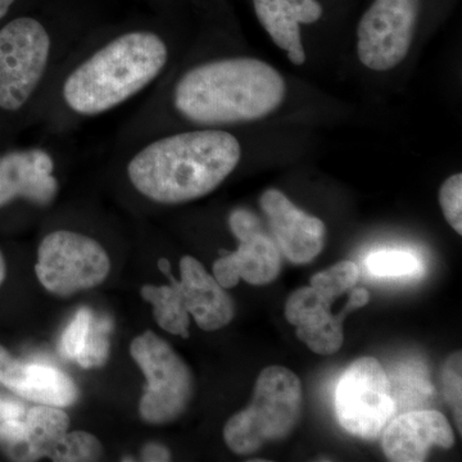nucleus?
<instances>
[{
    "label": "nucleus",
    "mask_w": 462,
    "mask_h": 462,
    "mask_svg": "<svg viewBox=\"0 0 462 462\" xmlns=\"http://www.w3.org/2000/svg\"><path fill=\"white\" fill-rule=\"evenodd\" d=\"M261 25L281 50L287 51L294 65L306 62V51L300 38V23L320 20L322 8L318 0H254Z\"/></svg>",
    "instance_id": "17"
},
{
    "label": "nucleus",
    "mask_w": 462,
    "mask_h": 462,
    "mask_svg": "<svg viewBox=\"0 0 462 462\" xmlns=\"http://www.w3.org/2000/svg\"><path fill=\"white\" fill-rule=\"evenodd\" d=\"M396 406L391 382L376 358L356 360L337 385L334 409L340 427L361 439H376Z\"/></svg>",
    "instance_id": "6"
},
{
    "label": "nucleus",
    "mask_w": 462,
    "mask_h": 462,
    "mask_svg": "<svg viewBox=\"0 0 462 462\" xmlns=\"http://www.w3.org/2000/svg\"><path fill=\"white\" fill-rule=\"evenodd\" d=\"M230 229L236 238L243 239L251 234L263 230L260 220L256 215L252 214L248 209H236L229 217Z\"/></svg>",
    "instance_id": "28"
},
{
    "label": "nucleus",
    "mask_w": 462,
    "mask_h": 462,
    "mask_svg": "<svg viewBox=\"0 0 462 462\" xmlns=\"http://www.w3.org/2000/svg\"><path fill=\"white\" fill-rule=\"evenodd\" d=\"M302 407V384L296 374L279 365L267 366L258 375L247 409L231 416L225 425V443L234 454H254L267 443L289 437Z\"/></svg>",
    "instance_id": "4"
},
{
    "label": "nucleus",
    "mask_w": 462,
    "mask_h": 462,
    "mask_svg": "<svg viewBox=\"0 0 462 462\" xmlns=\"http://www.w3.org/2000/svg\"><path fill=\"white\" fill-rule=\"evenodd\" d=\"M360 279L357 264L351 261H340L329 269L318 273L311 278V287L336 302L339 297L351 291Z\"/></svg>",
    "instance_id": "23"
},
{
    "label": "nucleus",
    "mask_w": 462,
    "mask_h": 462,
    "mask_svg": "<svg viewBox=\"0 0 462 462\" xmlns=\"http://www.w3.org/2000/svg\"><path fill=\"white\" fill-rule=\"evenodd\" d=\"M111 272V260L97 240L80 233L58 230L42 240L36 276L56 296L69 297L98 287Z\"/></svg>",
    "instance_id": "7"
},
{
    "label": "nucleus",
    "mask_w": 462,
    "mask_h": 462,
    "mask_svg": "<svg viewBox=\"0 0 462 462\" xmlns=\"http://www.w3.org/2000/svg\"><path fill=\"white\" fill-rule=\"evenodd\" d=\"M420 0H375L357 27V56L374 71H388L409 53Z\"/></svg>",
    "instance_id": "9"
},
{
    "label": "nucleus",
    "mask_w": 462,
    "mask_h": 462,
    "mask_svg": "<svg viewBox=\"0 0 462 462\" xmlns=\"http://www.w3.org/2000/svg\"><path fill=\"white\" fill-rule=\"evenodd\" d=\"M442 384L445 397L454 413L458 433H462V356L455 352L442 367Z\"/></svg>",
    "instance_id": "24"
},
{
    "label": "nucleus",
    "mask_w": 462,
    "mask_h": 462,
    "mask_svg": "<svg viewBox=\"0 0 462 462\" xmlns=\"http://www.w3.org/2000/svg\"><path fill=\"white\" fill-rule=\"evenodd\" d=\"M53 160L42 149L9 152L0 157V207L23 199L48 206L58 193Z\"/></svg>",
    "instance_id": "13"
},
{
    "label": "nucleus",
    "mask_w": 462,
    "mask_h": 462,
    "mask_svg": "<svg viewBox=\"0 0 462 462\" xmlns=\"http://www.w3.org/2000/svg\"><path fill=\"white\" fill-rule=\"evenodd\" d=\"M142 460L147 462H165L171 460V452L166 446L152 442L143 447Z\"/></svg>",
    "instance_id": "30"
},
{
    "label": "nucleus",
    "mask_w": 462,
    "mask_h": 462,
    "mask_svg": "<svg viewBox=\"0 0 462 462\" xmlns=\"http://www.w3.org/2000/svg\"><path fill=\"white\" fill-rule=\"evenodd\" d=\"M27 440L32 447L36 460L48 457L51 448L60 437L65 436L69 428V415L60 407L39 404L26 413Z\"/></svg>",
    "instance_id": "19"
},
{
    "label": "nucleus",
    "mask_w": 462,
    "mask_h": 462,
    "mask_svg": "<svg viewBox=\"0 0 462 462\" xmlns=\"http://www.w3.org/2000/svg\"><path fill=\"white\" fill-rule=\"evenodd\" d=\"M112 321L106 316L94 314L91 319L89 329L85 336L83 348L76 357V363L84 369H94L107 363L109 349H111Z\"/></svg>",
    "instance_id": "22"
},
{
    "label": "nucleus",
    "mask_w": 462,
    "mask_h": 462,
    "mask_svg": "<svg viewBox=\"0 0 462 462\" xmlns=\"http://www.w3.org/2000/svg\"><path fill=\"white\" fill-rule=\"evenodd\" d=\"M284 97V79L273 66L236 57L191 69L176 85L173 103L191 123L231 125L266 117Z\"/></svg>",
    "instance_id": "2"
},
{
    "label": "nucleus",
    "mask_w": 462,
    "mask_h": 462,
    "mask_svg": "<svg viewBox=\"0 0 462 462\" xmlns=\"http://www.w3.org/2000/svg\"><path fill=\"white\" fill-rule=\"evenodd\" d=\"M130 354L147 379L139 402L143 420L162 425L180 418L194 392L193 375L187 363L153 331L136 337Z\"/></svg>",
    "instance_id": "5"
},
{
    "label": "nucleus",
    "mask_w": 462,
    "mask_h": 462,
    "mask_svg": "<svg viewBox=\"0 0 462 462\" xmlns=\"http://www.w3.org/2000/svg\"><path fill=\"white\" fill-rule=\"evenodd\" d=\"M260 205L272 226L276 245L291 263H309L321 254L327 227L320 218L306 214L276 189L264 191Z\"/></svg>",
    "instance_id": "11"
},
{
    "label": "nucleus",
    "mask_w": 462,
    "mask_h": 462,
    "mask_svg": "<svg viewBox=\"0 0 462 462\" xmlns=\"http://www.w3.org/2000/svg\"><path fill=\"white\" fill-rule=\"evenodd\" d=\"M51 38L39 21L16 18L0 30V108L17 111L41 84Z\"/></svg>",
    "instance_id": "8"
},
{
    "label": "nucleus",
    "mask_w": 462,
    "mask_h": 462,
    "mask_svg": "<svg viewBox=\"0 0 462 462\" xmlns=\"http://www.w3.org/2000/svg\"><path fill=\"white\" fill-rule=\"evenodd\" d=\"M180 276L179 288L185 309L200 329L220 330L233 321L236 316L233 300L197 258H181Z\"/></svg>",
    "instance_id": "15"
},
{
    "label": "nucleus",
    "mask_w": 462,
    "mask_h": 462,
    "mask_svg": "<svg viewBox=\"0 0 462 462\" xmlns=\"http://www.w3.org/2000/svg\"><path fill=\"white\" fill-rule=\"evenodd\" d=\"M167 58L165 42L156 33H124L71 72L63 84V99L79 115L107 112L148 87Z\"/></svg>",
    "instance_id": "3"
},
{
    "label": "nucleus",
    "mask_w": 462,
    "mask_h": 462,
    "mask_svg": "<svg viewBox=\"0 0 462 462\" xmlns=\"http://www.w3.org/2000/svg\"><path fill=\"white\" fill-rule=\"evenodd\" d=\"M103 446L98 438L88 431H67L51 448L48 457L53 461L90 462L99 461Z\"/></svg>",
    "instance_id": "21"
},
{
    "label": "nucleus",
    "mask_w": 462,
    "mask_h": 462,
    "mask_svg": "<svg viewBox=\"0 0 462 462\" xmlns=\"http://www.w3.org/2000/svg\"><path fill=\"white\" fill-rule=\"evenodd\" d=\"M0 447L9 457L14 458V460H36L29 440H27L25 421L23 420L0 421Z\"/></svg>",
    "instance_id": "25"
},
{
    "label": "nucleus",
    "mask_w": 462,
    "mask_h": 462,
    "mask_svg": "<svg viewBox=\"0 0 462 462\" xmlns=\"http://www.w3.org/2000/svg\"><path fill=\"white\" fill-rule=\"evenodd\" d=\"M240 156L236 136L197 130L151 143L130 161L127 175L145 199L180 205L217 189L238 166Z\"/></svg>",
    "instance_id": "1"
},
{
    "label": "nucleus",
    "mask_w": 462,
    "mask_h": 462,
    "mask_svg": "<svg viewBox=\"0 0 462 462\" xmlns=\"http://www.w3.org/2000/svg\"><path fill=\"white\" fill-rule=\"evenodd\" d=\"M366 269L379 278H406L424 272L421 261L409 251L383 249L367 256Z\"/></svg>",
    "instance_id": "20"
},
{
    "label": "nucleus",
    "mask_w": 462,
    "mask_h": 462,
    "mask_svg": "<svg viewBox=\"0 0 462 462\" xmlns=\"http://www.w3.org/2000/svg\"><path fill=\"white\" fill-rule=\"evenodd\" d=\"M160 269L169 276L170 285L147 284L142 288V297L145 302L153 306V315L161 329L181 338L189 337V312L185 309L179 282L173 278L170 263L160 261Z\"/></svg>",
    "instance_id": "18"
},
{
    "label": "nucleus",
    "mask_w": 462,
    "mask_h": 462,
    "mask_svg": "<svg viewBox=\"0 0 462 462\" xmlns=\"http://www.w3.org/2000/svg\"><path fill=\"white\" fill-rule=\"evenodd\" d=\"M25 416L23 404L11 398L0 397V421L23 420Z\"/></svg>",
    "instance_id": "29"
},
{
    "label": "nucleus",
    "mask_w": 462,
    "mask_h": 462,
    "mask_svg": "<svg viewBox=\"0 0 462 462\" xmlns=\"http://www.w3.org/2000/svg\"><path fill=\"white\" fill-rule=\"evenodd\" d=\"M14 0H0V18L7 14L8 9L14 5Z\"/></svg>",
    "instance_id": "31"
},
{
    "label": "nucleus",
    "mask_w": 462,
    "mask_h": 462,
    "mask_svg": "<svg viewBox=\"0 0 462 462\" xmlns=\"http://www.w3.org/2000/svg\"><path fill=\"white\" fill-rule=\"evenodd\" d=\"M282 270V252L276 243L263 230L239 239L234 254L218 258L214 264V276L225 289L236 287L240 279L251 285L270 284Z\"/></svg>",
    "instance_id": "16"
},
{
    "label": "nucleus",
    "mask_w": 462,
    "mask_h": 462,
    "mask_svg": "<svg viewBox=\"0 0 462 462\" xmlns=\"http://www.w3.org/2000/svg\"><path fill=\"white\" fill-rule=\"evenodd\" d=\"M5 273H7V269H5V257H3L2 252H0V285L5 282Z\"/></svg>",
    "instance_id": "32"
},
{
    "label": "nucleus",
    "mask_w": 462,
    "mask_h": 462,
    "mask_svg": "<svg viewBox=\"0 0 462 462\" xmlns=\"http://www.w3.org/2000/svg\"><path fill=\"white\" fill-rule=\"evenodd\" d=\"M382 443L389 461L421 462L427 460L431 447H454L455 433L442 412L420 410L389 421Z\"/></svg>",
    "instance_id": "12"
},
{
    "label": "nucleus",
    "mask_w": 462,
    "mask_h": 462,
    "mask_svg": "<svg viewBox=\"0 0 462 462\" xmlns=\"http://www.w3.org/2000/svg\"><path fill=\"white\" fill-rule=\"evenodd\" d=\"M439 203L447 223L462 234V175L449 176L439 189Z\"/></svg>",
    "instance_id": "26"
},
{
    "label": "nucleus",
    "mask_w": 462,
    "mask_h": 462,
    "mask_svg": "<svg viewBox=\"0 0 462 462\" xmlns=\"http://www.w3.org/2000/svg\"><path fill=\"white\" fill-rule=\"evenodd\" d=\"M0 385L39 404L69 407L78 401L74 380L51 365L16 360L0 346Z\"/></svg>",
    "instance_id": "14"
},
{
    "label": "nucleus",
    "mask_w": 462,
    "mask_h": 462,
    "mask_svg": "<svg viewBox=\"0 0 462 462\" xmlns=\"http://www.w3.org/2000/svg\"><path fill=\"white\" fill-rule=\"evenodd\" d=\"M366 289H351L345 309L338 315L331 312L334 300L315 288L297 289L288 298L285 318L297 328L296 334L312 352L322 356L337 354L345 340L343 322L346 316L369 303Z\"/></svg>",
    "instance_id": "10"
},
{
    "label": "nucleus",
    "mask_w": 462,
    "mask_h": 462,
    "mask_svg": "<svg viewBox=\"0 0 462 462\" xmlns=\"http://www.w3.org/2000/svg\"><path fill=\"white\" fill-rule=\"evenodd\" d=\"M94 312L90 309L83 307L76 312L74 319L63 331L62 339H60V352L69 360L75 361L80 354Z\"/></svg>",
    "instance_id": "27"
}]
</instances>
